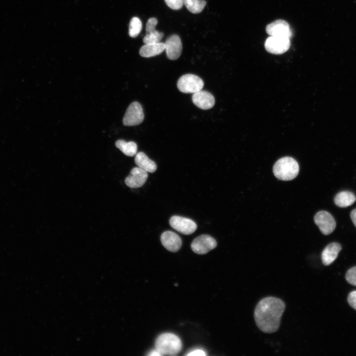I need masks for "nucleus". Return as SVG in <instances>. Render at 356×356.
Segmentation results:
<instances>
[{
	"mask_svg": "<svg viewBox=\"0 0 356 356\" xmlns=\"http://www.w3.org/2000/svg\"><path fill=\"white\" fill-rule=\"evenodd\" d=\"M285 308L284 302L278 298L267 297L260 300L254 311L255 322L259 329L266 333L277 331Z\"/></svg>",
	"mask_w": 356,
	"mask_h": 356,
	"instance_id": "nucleus-1",
	"label": "nucleus"
},
{
	"mask_svg": "<svg viewBox=\"0 0 356 356\" xmlns=\"http://www.w3.org/2000/svg\"><path fill=\"white\" fill-rule=\"evenodd\" d=\"M299 171L298 162L290 157H284L278 160L273 167V173L278 179L290 180L295 178Z\"/></svg>",
	"mask_w": 356,
	"mask_h": 356,
	"instance_id": "nucleus-2",
	"label": "nucleus"
},
{
	"mask_svg": "<svg viewBox=\"0 0 356 356\" xmlns=\"http://www.w3.org/2000/svg\"><path fill=\"white\" fill-rule=\"evenodd\" d=\"M156 349L162 355H175L181 349L182 343L179 338L174 334L165 333L156 339Z\"/></svg>",
	"mask_w": 356,
	"mask_h": 356,
	"instance_id": "nucleus-3",
	"label": "nucleus"
},
{
	"mask_svg": "<svg viewBox=\"0 0 356 356\" xmlns=\"http://www.w3.org/2000/svg\"><path fill=\"white\" fill-rule=\"evenodd\" d=\"M203 81L198 76L187 74L180 77L177 83L178 89L183 93H195L201 90Z\"/></svg>",
	"mask_w": 356,
	"mask_h": 356,
	"instance_id": "nucleus-4",
	"label": "nucleus"
},
{
	"mask_svg": "<svg viewBox=\"0 0 356 356\" xmlns=\"http://www.w3.org/2000/svg\"><path fill=\"white\" fill-rule=\"evenodd\" d=\"M144 117L141 104L134 101L128 107L123 119V124L126 126H134L139 125Z\"/></svg>",
	"mask_w": 356,
	"mask_h": 356,
	"instance_id": "nucleus-5",
	"label": "nucleus"
},
{
	"mask_svg": "<svg viewBox=\"0 0 356 356\" xmlns=\"http://www.w3.org/2000/svg\"><path fill=\"white\" fill-rule=\"evenodd\" d=\"M290 46V39L270 36L265 41L266 50L272 54H281L287 51Z\"/></svg>",
	"mask_w": 356,
	"mask_h": 356,
	"instance_id": "nucleus-6",
	"label": "nucleus"
},
{
	"mask_svg": "<svg viewBox=\"0 0 356 356\" xmlns=\"http://www.w3.org/2000/svg\"><path fill=\"white\" fill-rule=\"evenodd\" d=\"M216 240L212 236L202 234L195 238L191 244L192 250L196 254L203 255L217 247Z\"/></svg>",
	"mask_w": 356,
	"mask_h": 356,
	"instance_id": "nucleus-7",
	"label": "nucleus"
},
{
	"mask_svg": "<svg viewBox=\"0 0 356 356\" xmlns=\"http://www.w3.org/2000/svg\"><path fill=\"white\" fill-rule=\"evenodd\" d=\"M314 221L324 235L331 233L336 227V222L333 216L328 212L320 211L314 217Z\"/></svg>",
	"mask_w": 356,
	"mask_h": 356,
	"instance_id": "nucleus-8",
	"label": "nucleus"
},
{
	"mask_svg": "<svg viewBox=\"0 0 356 356\" xmlns=\"http://www.w3.org/2000/svg\"><path fill=\"white\" fill-rule=\"evenodd\" d=\"M169 223L172 228L185 235L193 233L197 227L196 223L193 220L178 216H172Z\"/></svg>",
	"mask_w": 356,
	"mask_h": 356,
	"instance_id": "nucleus-9",
	"label": "nucleus"
},
{
	"mask_svg": "<svg viewBox=\"0 0 356 356\" xmlns=\"http://www.w3.org/2000/svg\"><path fill=\"white\" fill-rule=\"evenodd\" d=\"M267 33L270 36H278L290 39L292 36L289 24L282 19L276 20L269 24L266 28Z\"/></svg>",
	"mask_w": 356,
	"mask_h": 356,
	"instance_id": "nucleus-10",
	"label": "nucleus"
},
{
	"mask_svg": "<svg viewBox=\"0 0 356 356\" xmlns=\"http://www.w3.org/2000/svg\"><path fill=\"white\" fill-rule=\"evenodd\" d=\"M164 44L167 57L170 60L177 59L182 51V43L179 37L172 35L167 38Z\"/></svg>",
	"mask_w": 356,
	"mask_h": 356,
	"instance_id": "nucleus-11",
	"label": "nucleus"
},
{
	"mask_svg": "<svg viewBox=\"0 0 356 356\" xmlns=\"http://www.w3.org/2000/svg\"><path fill=\"white\" fill-rule=\"evenodd\" d=\"M147 178L148 174L146 171L139 167H134L125 178V182L129 187L138 188L145 183Z\"/></svg>",
	"mask_w": 356,
	"mask_h": 356,
	"instance_id": "nucleus-12",
	"label": "nucleus"
},
{
	"mask_svg": "<svg viewBox=\"0 0 356 356\" xmlns=\"http://www.w3.org/2000/svg\"><path fill=\"white\" fill-rule=\"evenodd\" d=\"M192 100L197 107L203 110L212 108L215 102V98L211 93L202 89L193 93Z\"/></svg>",
	"mask_w": 356,
	"mask_h": 356,
	"instance_id": "nucleus-13",
	"label": "nucleus"
},
{
	"mask_svg": "<svg viewBox=\"0 0 356 356\" xmlns=\"http://www.w3.org/2000/svg\"><path fill=\"white\" fill-rule=\"evenodd\" d=\"M161 241L163 246L172 252H177L181 247L182 241L176 233L167 230L161 235Z\"/></svg>",
	"mask_w": 356,
	"mask_h": 356,
	"instance_id": "nucleus-14",
	"label": "nucleus"
},
{
	"mask_svg": "<svg viewBox=\"0 0 356 356\" xmlns=\"http://www.w3.org/2000/svg\"><path fill=\"white\" fill-rule=\"evenodd\" d=\"M341 249V245L337 242H332L327 245L321 254L323 264L328 266L332 264L337 258Z\"/></svg>",
	"mask_w": 356,
	"mask_h": 356,
	"instance_id": "nucleus-15",
	"label": "nucleus"
},
{
	"mask_svg": "<svg viewBox=\"0 0 356 356\" xmlns=\"http://www.w3.org/2000/svg\"><path fill=\"white\" fill-rule=\"evenodd\" d=\"M165 48L163 43L145 44L140 48L139 54L144 57H153L161 54Z\"/></svg>",
	"mask_w": 356,
	"mask_h": 356,
	"instance_id": "nucleus-16",
	"label": "nucleus"
},
{
	"mask_svg": "<svg viewBox=\"0 0 356 356\" xmlns=\"http://www.w3.org/2000/svg\"><path fill=\"white\" fill-rule=\"evenodd\" d=\"M135 164L147 172L154 173L157 169L156 164L150 159L143 152L136 154L134 159Z\"/></svg>",
	"mask_w": 356,
	"mask_h": 356,
	"instance_id": "nucleus-17",
	"label": "nucleus"
},
{
	"mask_svg": "<svg viewBox=\"0 0 356 356\" xmlns=\"http://www.w3.org/2000/svg\"><path fill=\"white\" fill-rule=\"evenodd\" d=\"M356 201V196L352 192L342 191L338 193L334 198L336 206L341 208L349 207Z\"/></svg>",
	"mask_w": 356,
	"mask_h": 356,
	"instance_id": "nucleus-18",
	"label": "nucleus"
},
{
	"mask_svg": "<svg viewBox=\"0 0 356 356\" xmlns=\"http://www.w3.org/2000/svg\"><path fill=\"white\" fill-rule=\"evenodd\" d=\"M115 146L127 156H133L136 154L137 146L134 141L127 142L119 139L115 142Z\"/></svg>",
	"mask_w": 356,
	"mask_h": 356,
	"instance_id": "nucleus-19",
	"label": "nucleus"
},
{
	"mask_svg": "<svg viewBox=\"0 0 356 356\" xmlns=\"http://www.w3.org/2000/svg\"><path fill=\"white\" fill-rule=\"evenodd\" d=\"M183 4L187 9L194 14L199 13L206 5L205 0H183Z\"/></svg>",
	"mask_w": 356,
	"mask_h": 356,
	"instance_id": "nucleus-20",
	"label": "nucleus"
},
{
	"mask_svg": "<svg viewBox=\"0 0 356 356\" xmlns=\"http://www.w3.org/2000/svg\"><path fill=\"white\" fill-rule=\"evenodd\" d=\"M142 29V23L140 20L136 17H133L130 22L129 34L132 38H135L140 33Z\"/></svg>",
	"mask_w": 356,
	"mask_h": 356,
	"instance_id": "nucleus-21",
	"label": "nucleus"
},
{
	"mask_svg": "<svg viewBox=\"0 0 356 356\" xmlns=\"http://www.w3.org/2000/svg\"><path fill=\"white\" fill-rule=\"evenodd\" d=\"M163 36L164 34L158 31L153 33H146L143 38V42L145 44L158 43Z\"/></svg>",
	"mask_w": 356,
	"mask_h": 356,
	"instance_id": "nucleus-22",
	"label": "nucleus"
},
{
	"mask_svg": "<svg viewBox=\"0 0 356 356\" xmlns=\"http://www.w3.org/2000/svg\"><path fill=\"white\" fill-rule=\"evenodd\" d=\"M345 277L349 283L356 286V266L347 271Z\"/></svg>",
	"mask_w": 356,
	"mask_h": 356,
	"instance_id": "nucleus-23",
	"label": "nucleus"
},
{
	"mask_svg": "<svg viewBox=\"0 0 356 356\" xmlns=\"http://www.w3.org/2000/svg\"><path fill=\"white\" fill-rule=\"evenodd\" d=\"M157 23L158 20L156 18L151 17L149 18L146 23L145 29L146 33H153L157 31L155 28Z\"/></svg>",
	"mask_w": 356,
	"mask_h": 356,
	"instance_id": "nucleus-24",
	"label": "nucleus"
},
{
	"mask_svg": "<svg viewBox=\"0 0 356 356\" xmlns=\"http://www.w3.org/2000/svg\"><path fill=\"white\" fill-rule=\"evenodd\" d=\"M167 5L174 10L180 9L183 4V0H165Z\"/></svg>",
	"mask_w": 356,
	"mask_h": 356,
	"instance_id": "nucleus-25",
	"label": "nucleus"
},
{
	"mask_svg": "<svg viewBox=\"0 0 356 356\" xmlns=\"http://www.w3.org/2000/svg\"><path fill=\"white\" fill-rule=\"evenodd\" d=\"M348 302L349 305L356 310V291L350 293L348 297Z\"/></svg>",
	"mask_w": 356,
	"mask_h": 356,
	"instance_id": "nucleus-26",
	"label": "nucleus"
},
{
	"mask_svg": "<svg viewBox=\"0 0 356 356\" xmlns=\"http://www.w3.org/2000/svg\"><path fill=\"white\" fill-rule=\"evenodd\" d=\"M186 356H206V354L205 352L201 350H195L194 351H191L189 352L188 354L186 355Z\"/></svg>",
	"mask_w": 356,
	"mask_h": 356,
	"instance_id": "nucleus-27",
	"label": "nucleus"
},
{
	"mask_svg": "<svg viewBox=\"0 0 356 356\" xmlns=\"http://www.w3.org/2000/svg\"><path fill=\"white\" fill-rule=\"evenodd\" d=\"M350 216L354 224L356 227V209L352 211Z\"/></svg>",
	"mask_w": 356,
	"mask_h": 356,
	"instance_id": "nucleus-28",
	"label": "nucleus"
},
{
	"mask_svg": "<svg viewBox=\"0 0 356 356\" xmlns=\"http://www.w3.org/2000/svg\"><path fill=\"white\" fill-rule=\"evenodd\" d=\"M148 356H162V355L156 349L153 350L151 351L149 354H148Z\"/></svg>",
	"mask_w": 356,
	"mask_h": 356,
	"instance_id": "nucleus-29",
	"label": "nucleus"
}]
</instances>
